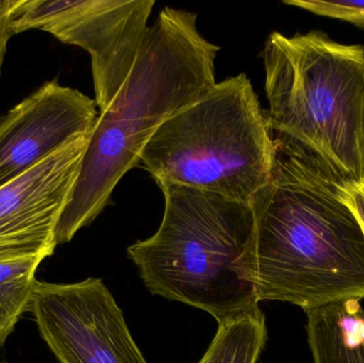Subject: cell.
<instances>
[{
	"instance_id": "obj_2",
	"label": "cell",
	"mask_w": 364,
	"mask_h": 363,
	"mask_svg": "<svg viewBox=\"0 0 364 363\" xmlns=\"http://www.w3.org/2000/svg\"><path fill=\"white\" fill-rule=\"evenodd\" d=\"M196 13L166 6L149 28L125 85L100 113L55 232L57 244L95 221L124 175L139 166L158 128L216 85L220 47L197 29Z\"/></svg>"
},
{
	"instance_id": "obj_6",
	"label": "cell",
	"mask_w": 364,
	"mask_h": 363,
	"mask_svg": "<svg viewBox=\"0 0 364 363\" xmlns=\"http://www.w3.org/2000/svg\"><path fill=\"white\" fill-rule=\"evenodd\" d=\"M154 0H14L13 34L42 30L91 57L95 104L100 112L117 97L149 31Z\"/></svg>"
},
{
	"instance_id": "obj_12",
	"label": "cell",
	"mask_w": 364,
	"mask_h": 363,
	"mask_svg": "<svg viewBox=\"0 0 364 363\" xmlns=\"http://www.w3.org/2000/svg\"><path fill=\"white\" fill-rule=\"evenodd\" d=\"M44 258L0 262V349L14 330L21 315L30 309L36 273Z\"/></svg>"
},
{
	"instance_id": "obj_5",
	"label": "cell",
	"mask_w": 364,
	"mask_h": 363,
	"mask_svg": "<svg viewBox=\"0 0 364 363\" xmlns=\"http://www.w3.org/2000/svg\"><path fill=\"white\" fill-rule=\"evenodd\" d=\"M273 132L245 74L216 83L168 117L141 153L156 183L252 202L273 170Z\"/></svg>"
},
{
	"instance_id": "obj_8",
	"label": "cell",
	"mask_w": 364,
	"mask_h": 363,
	"mask_svg": "<svg viewBox=\"0 0 364 363\" xmlns=\"http://www.w3.org/2000/svg\"><path fill=\"white\" fill-rule=\"evenodd\" d=\"M89 138L80 136L0 188V262L53 255Z\"/></svg>"
},
{
	"instance_id": "obj_3",
	"label": "cell",
	"mask_w": 364,
	"mask_h": 363,
	"mask_svg": "<svg viewBox=\"0 0 364 363\" xmlns=\"http://www.w3.org/2000/svg\"><path fill=\"white\" fill-rule=\"evenodd\" d=\"M156 183L166 200L159 229L127 249L145 287L209 313L218 324L259 308L250 204Z\"/></svg>"
},
{
	"instance_id": "obj_13",
	"label": "cell",
	"mask_w": 364,
	"mask_h": 363,
	"mask_svg": "<svg viewBox=\"0 0 364 363\" xmlns=\"http://www.w3.org/2000/svg\"><path fill=\"white\" fill-rule=\"evenodd\" d=\"M284 4L309 11L314 14L348 21L364 29V0L323 1V0H286Z\"/></svg>"
},
{
	"instance_id": "obj_14",
	"label": "cell",
	"mask_w": 364,
	"mask_h": 363,
	"mask_svg": "<svg viewBox=\"0 0 364 363\" xmlns=\"http://www.w3.org/2000/svg\"><path fill=\"white\" fill-rule=\"evenodd\" d=\"M13 4L14 0H0V76L9 40L14 36L10 26V12Z\"/></svg>"
},
{
	"instance_id": "obj_4",
	"label": "cell",
	"mask_w": 364,
	"mask_h": 363,
	"mask_svg": "<svg viewBox=\"0 0 364 363\" xmlns=\"http://www.w3.org/2000/svg\"><path fill=\"white\" fill-rule=\"evenodd\" d=\"M272 131L311 151L346 183L364 178V46L322 31L269 34L262 51Z\"/></svg>"
},
{
	"instance_id": "obj_10",
	"label": "cell",
	"mask_w": 364,
	"mask_h": 363,
	"mask_svg": "<svg viewBox=\"0 0 364 363\" xmlns=\"http://www.w3.org/2000/svg\"><path fill=\"white\" fill-rule=\"evenodd\" d=\"M312 363H364V308L350 300L305 311Z\"/></svg>"
},
{
	"instance_id": "obj_7",
	"label": "cell",
	"mask_w": 364,
	"mask_h": 363,
	"mask_svg": "<svg viewBox=\"0 0 364 363\" xmlns=\"http://www.w3.org/2000/svg\"><path fill=\"white\" fill-rule=\"evenodd\" d=\"M30 310L60 363H149L100 278L36 283Z\"/></svg>"
},
{
	"instance_id": "obj_9",
	"label": "cell",
	"mask_w": 364,
	"mask_h": 363,
	"mask_svg": "<svg viewBox=\"0 0 364 363\" xmlns=\"http://www.w3.org/2000/svg\"><path fill=\"white\" fill-rule=\"evenodd\" d=\"M95 100L47 81L0 119V188L65 145L89 136L100 114Z\"/></svg>"
},
{
	"instance_id": "obj_15",
	"label": "cell",
	"mask_w": 364,
	"mask_h": 363,
	"mask_svg": "<svg viewBox=\"0 0 364 363\" xmlns=\"http://www.w3.org/2000/svg\"><path fill=\"white\" fill-rule=\"evenodd\" d=\"M344 196L360 221L364 230V178L358 183H346Z\"/></svg>"
},
{
	"instance_id": "obj_1",
	"label": "cell",
	"mask_w": 364,
	"mask_h": 363,
	"mask_svg": "<svg viewBox=\"0 0 364 363\" xmlns=\"http://www.w3.org/2000/svg\"><path fill=\"white\" fill-rule=\"evenodd\" d=\"M273 138L271 179L250 202L258 302L308 311L364 300V230L346 183L299 143Z\"/></svg>"
},
{
	"instance_id": "obj_11",
	"label": "cell",
	"mask_w": 364,
	"mask_h": 363,
	"mask_svg": "<svg viewBox=\"0 0 364 363\" xmlns=\"http://www.w3.org/2000/svg\"><path fill=\"white\" fill-rule=\"evenodd\" d=\"M267 340L265 317L257 308L218 324L213 340L196 363H257Z\"/></svg>"
}]
</instances>
